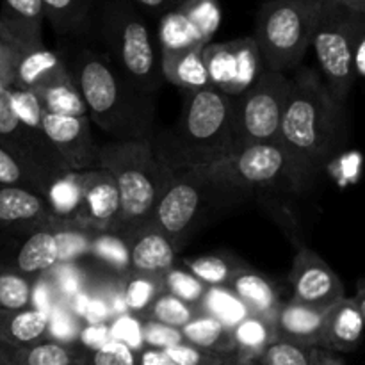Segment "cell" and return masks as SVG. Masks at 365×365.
Wrapping results in <instances>:
<instances>
[{
  "label": "cell",
  "instance_id": "1",
  "mask_svg": "<svg viewBox=\"0 0 365 365\" xmlns=\"http://www.w3.org/2000/svg\"><path fill=\"white\" fill-rule=\"evenodd\" d=\"M57 53L84 100L89 120L118 141L152 138L153 95L141 91L102 50L71 45Z\"/></svg>",
  "mask_w": 365,
  "mask_h": 365
},
{
  "label": "cell",
  "instance_id": "2",
  "mask_svg": "<svg viewBox=\"0 0 365 365\" xmlns=\"http://www.w3.org/2000/svg\"><path fill=\"white\" fill-rule=\"evenodd\" d=\"M346 138L344 106L316 70L299 68L291 78L278 143L307 184L328 166Z\"/></svg>",
  "mask_w": 365,
  "mask_h": 365
},
{
  "label": "cell",
  "instance_id": "3",
  "mask_svg": "<svg viewBox=\"0 0 365 365\" xmlns=\"http://www.w3.org/2000/svg\"><path fill=\"white\" fill-rule=\"evenodd\" d=\"M153 152L173 175L200 171L235 152L234 98L214 88L187 93L177 121L153 132Z\"/></svg>",
  "mask_w": 365,
  "mask_h": 365
},
{
  "label": "cell",
  "instance_id": "4",
  "mask_svg": "<svg viewBox=\"0 0 365 365\" xmlns=\"http://www.w3.org/2000/svg\"><path fill=\"white\" fill-rule=\"evenodd\" d=\"M98 168L109 171L120 195L118 234L146 223L173 173L160 163L150 139H127L98 146Z\"/></svg>",
  "mask_w": 365,
  "mask_h": 365
},
{
  "label": "cell",
  "instance_id": "5",
  "mask_svg": "<svg viewBox=\"0 0 365 365\" xmlns=\"http://www.w3.org/2000/svg\"><path fill=\"white\" fill-rule=\"evenodd\" d=\"M103 53L138 86L153 95L163 86V53L155 32L130 0H106L95 14Z\"/></svg>",
  "mask_w": 365,
  "mask_h": 365
},
{
  "label": "cell",
  "instance_id": "6",
  "mask_svg": "<svg viewBox=\"0 0 365 365\" xmlns=\"http://www.w3.org/2000/svg\"><path fill=\"white\" fill-rule=\"evenodd\" d=\"M321 0H264L253 39L266 70L296 68L312 43Z\"/></svg>",
  "mask_w": 365,
  "mask_h": 365
},
{
  "label": "cell",
  "instance_id": "7",
  "mask_svg": "<svg viewBox=\"0 0 365 365\" xmlns=\"http://www.w3.org/2000/svg\"><path fill=\"white\" fill-rule=\"evenodd\" d=\"M364 36V14L331 0L321 2L310 46L328 91L342 106L355 82V53Z\"/></svg>",
  "mask_w": 365,
  "mask_h": 365
},
{
  "label": "cell",
  "instance_id": "8",
  "mask_svg": "<svg viewBox=\"0 0 365 365\" xmlns=\"http://www.w3.org/2000/svg\"><path fill=\"white\" fill-rule=\"evenodd\" d=\"M198 173L228 192L299 191L309 185L280 143L242 146Z\"/></svg>",
  "mask_w": 365,
  "mask_h": 365
},
{
  "label": "cell",
  "instance_id": "9",
  "mask_svg": "<svg viewBox=\"0 0 365 365\" xmlns=\"http://www.w3.org/2000/svg\"><path fill=\"white\" fill-rule=\"evenodd\" d=\"M291 78L262 68L257 81L234 98L235 146L278 143Z\"/></svg>",
  "mask_w": 365,
  "mask_h": 365
},
{
  "label": "cell",
  "instance_id": "10",
  "mask_svg": "<svg viewBox=\"0 0 365 365\" xmlns=\"http://www.w3.org/2000/svg\"><path fill=\"white\" fill-rule=\"evenodd\" d=\"M0 146L6 148L21 166L27 170L32 180L38 184L45 196L56 178L66 175L68 168L46 139L43 128L21 123L9 103V89L0 86Z\"/></svg>",
  "mask_w": 365,
  "mask_h": 365
},
{
  "label": "cell",
  "instance_id": "11",
  "mask_svg": "<svg viewBox=\"0 0 365 365\" xmlns=\"http://www.w3.org/2000/svg\"><path fill=\"white\" fill-rule=\"evenodd\" d=\"M212 191H225L198 171L173 175L157 200L150 221L173 242L175 248L182 245L189 232L202 216L205 202ZM228 192V191H227Z\"/></svg>",
  "mask_w": 365,
  "mask_h": 365
},
{
  "label": "cell",
  "instance_id": "12",
  "mask_svg": "<svg viewBox=\"0 0 365 365\" xmlns=\"http://www.w3.org/2000/svg\"><path fill=\"white\" fill-rule=\"evenodd\" d=\"M203 63L209 73L210 88L235 96L242 95L262 71V59L253 36L203 46Z\"/></svg>",
  "mask_w": 365,
  "mask_h": 365
},
{
  "label": "cell",
  "instance_id": "13",
  "mask_svg": "<svg viewBox=\"0 0 365 365\" xmlns=\"http://www.w3.org/2000/svg\"><path fill=\"white\" fill-rule=\"evenodd\" d=\"M289 282L292 287V299L303 305L327 310L346 298L344 284L337 273L307 246H302L294 255Z\"/></svg>",
  "mask_w": 365,
  "mask_h": 365
},
{
  "label": "cell",
  "instance_id": "14",
  "mask_svg": "<svg viewBox=\"0 0 365 365\" xmlns=\"http://www.w3.org/2000/svg\"><path fill=\"white\" fill-rule=\"evenodd\" d=\"M41 127L68 170L78 173L98 168V145L93 141L88 116H57L43 110Z\"/></svg>",
  "mask_w": 365,
  "mask_h": 365
},
{
  "label": "cell",
  "instance_id": "15",
  "mask_svg": "<svg viewBox=\"0 0 365 365\" xmlns=\"http://www.w3.org/2000/svg\"><path fill=\"white\" fill-rule=\"evenodd\" d=\"M84 200L75 216V227L89 232H116L120 228V195L116 182L102 168L82 171Z\"/></svg>",
  "mask_w": 365,
  "mask_h": 365
},
{
  "label": "cell",
  "instance_id": "16",
  "mask_svg": "<svg viewBox=\"0 0 365 365\" xmlns=\"http://www.w3.org/2000/svg\"><path fill=\"white\" fill-rule=\"evenodd\" d=\"M121 235L130 252V273L163 278L175 266L177 248L150 220Z\"/></svg>",
  "mask_w": 365,
  "mask_h": 365
},
{
  "label": "cell",
  "instance_id": "17",
  "mask_svg": "<svg viewBox=\"0 0 365 365\" xmlns=\"http://www.w3.org/2000/svg\"><path fill=\"white\" fill-rule=\"evenodd\" d=\"M45 9L41 0H2L0 6V41L18 52L43 45Z\"/></svg>",
  "mask_w": 365,
  "mask_h": 365
},
{
  "label": "cell",
  "instance_id": "18",
  "mask_svg": "<svg viewBox=\"0 0 365 365\" xmlns=\"http://www.w3.org/2000/svg\"><path fill=\"white\" fill-rule=\"evenodd\" d=\"M66 82L73 81L57 52H52L46 46L18 52L13 88L25 89V91L38 95L45 89L66 84Z\"/></svg>",
  "mask_w": 365,
  "mask_h": 365
},
{
  "label": "cell",
  "instance_id": "19",
  "mask_svg": "<svg viewBox=\"0 0 365 365\" xmlns=\"http://www.w3.org/2000/svg\"><path fill=\"white\" fill-rule=\"evenodd\" d=\"M56 223L45 196L25 187H0V225L29 234Z\"/></svg>",
  "mask_w": 365,
  "mask_h": 365
},
{
  "label": "cell",
  "instance_id": "20",
  "mask_svg": "<svg viewBox=\"0 0 365 365\" xmlns=\"http://www.w3.org/2000/svg\"><path fill=\"white\" fill-rule=\"evenodd\" d=\"M327 310L291 302L282 303L273 319L277 341L292 342L305 348H321Z\"/></svg>",
  "mask_w": 365,
  "mask_h": 365
},
{
  "label": "cell",
  "instance_id": "21",
  "mask_svg": "<svg viewBox=\"0 0 365 365\" xmlns=\"http://www.w3.org/2000/svg\"><path fill=\"white\" fill-rule=\"evenodd\" d=\"M365 321L353 298H342L324 312L321 349L331 353L355 351L362 342Z\"/></svg>",
  "mask_w": 365,
  "mask_h": 365
},
{
  "label": "cell",
  "instance_id": "22",
  "mask_svg": "<svg viewBox=\"0 0 365 365\" xmlns=\"http://www.w3.org/2000/svg\"><path fill=\"white\" fill-rule=\"evenodd\" d=\"M228 287L245 303L250 316L262 317V319L267 321L274 319L282 305V299L273 282L267 280L266 277L257 273L250 266H242L234 274Z\"/></svg>",
  "mask_w": 365,
  "mask_h": 365
},
{
  "label": "cell",
  "instance_id": "23",
  "mask_svg": "<svg viewBox=\"0 0 365 365\" xmlns=\"http://www.w3.org/2000/svg\"><path fill=\"white\" fill-rule=\"evenodd\" d=\"M59 262V246H57L53 228H41L27 235L24 245L14 257V271L24 277L36 280L52 269Z\"/></svg>",
  "mask_w": 365,
  "mask_h": 365
},
{
  "label": "cell",
  "instance_id": "24",
  "mask_svg": "<svg viewBox=\"0 0 365 365\" xmlns=\"http://www.w3.org/2000/svg\"><path fill=\"white\" fill-rule=\"evenodd\" d=\"M48 314L39 310H0V342L9 348H27L46 341Z\"/></svg>",
  "mask_w": 365,
  "mask_h": 365
},
{
  "label": "cell",
  "instance_id": "25",
  "mask_svg": "<svg viewBox=\"0 0 365 365\" xmlns=\"http://www.w3.org/2000/svg\"><path fill=\"white\" fill-rule=\"evenodd\" d=\"M45 18L61 38H78L95 24L96 0H41Z\"/></svg>",
  "mask_w": 365,
  "mask_h": 365
},
{
  "label": "cell",
  "instance_id": "26",
  "mask_svg": "<svg viewBox=\"0 0 365 365\" xmlns=\"http://www.w3.org/2000/svg\"><path fill=\"white\" fill-rule=\"evenodd\" d=\"M202 52L203 48H192L184 52L163 53L164 81L185 89L187 93L210 88Z\"/></svg>",
  "mask_w": 365,
  "mask_h": 365
},
{
  "label": "cell",
  "instance_id": "27",
  "mask_svg": "<svg viewBox=\"0 0 365 365\" xmlns=\"http://www.w3.org/2000/svg\"><path fill=\"white\" fill-rule=\"evenodd\" d=\"M53 220L61 223H73L84 200V175L82 171H68L50 184L45 195Z\"/></svg>",
  "mask_w": 365,
  "mask_h": 365
},
{
  "label": "cell",
  "instance_id": "28",
  "mask_svg": "<svg viewBox=\"0 0 365 365\" xmlns=\"http://www.w3.org/2000/svg\"><path fill=\"white\" fill-rule=\"evenodd\" d=\"M184 342L202 348L205 351L216 353V355L227 356L234 355L235 346L232 339V330L210 316L198 314L192 321H189L182 328Z\"/></svg>",
  "mask_w": 365,
  "mask_h": 365
},
{
  "label": "cell",
  "instance_id": "29",
  "mask_svg": "<svg viewBox=\"0 0 365 365\" xmlns=\"http://www.w3.org/2000/svg\"><path fill=\"white\" fill-rule=\"evenodd\" d=\"M157 39L160 45V53L184 52V50L203 48L209 43L203 41L195 25L178 9L170 11L159 18Z\"/></svg>",
  "mask_w": 365,
  "mask_h": 365
},
{
  "label": "cell",
  "instance_id": "30",
  "mask_svg": "<svg viewBox=\"0 0 365 365\" xmlns=\"http://www.w3.org/2000/svg\"><path fill=\"white\" fill-rule=\"evenodd\" d=\"M182 266L207 287H228L234 274L246 264L225 253H207L195 259H184Z\"/></svg>",
  "mask_w": 365,
  "mask_h": 365
},
{
  "label": "cell",
  "instance_id": "31",
  "mask_svg": "<svg viewBox=\"0 0 365 365\" xmlns=\"http://www.w3.org/2000/svg\"><path fill=\"white\" fill-rule=\"evenodd\" d=\"M232 339H234L235 355L241 359L255 362L264 349L277 341L274 337L273 321L262 319L257 316H248L232 328Z\"/></svg>",
  "mask_w": 365,
  "mask_h": 365
},
{
  "label": "cell",
  "instance_id": "32",
  "mask_svg": "<svg viewBox=\"0 0 365 365\" xmlns=\"http://www.w3.org/2000/svg\"><path fill=\"white\" fill-rule=\"evenodd\" d=\"M88 257L120 277L130 274V252L127 239L118 232H96L91 239Z\"/></svg>",
  "mask_w": 365,
  "mask_h": 365
},
{
  "label": "cell",
  "instance_id": "33",
  "mask_svg": "<svg viewBox=\"0 0 365 365\" xmlns=\"http://www.w3.org/2000/svg\"><path fill=\"white\" fill-rule=\"evenodd\" d=\"M81 346L41 341L27 348H13V365H81Z\"/></svg>",
  "mask_w": 365,
  "mask_h": 365
},
{
  "label": "cell",
  "instance_id": "34",
  "mask_svg": "<svg viewBox=\"0 0 365 365\" xmlns=\"http://www.w3.org/2000/svg\"><path fill=\"white\" fill-rule=\"evenodd\" d=\"M198 314L214 317L230 330L250 316L245 303L234 294L230 287H207L202 303L198 305Z\"/></svg>",
  "mask_w": 365,
  "mask_h": 365
},
{
  "label": "cell",
  "instance_id": "35",
  "mask_svg": "<svg viewBox=\"0 0 365 365\" xmlns=\"http://www.w3.org/2000/svg\"><path fill=\"white\" fill-rule=\"evenodd\" d=\"M34 95V93H32ZM38 98L39 106L45 113L57 114V116H73L82 118L88 116V109L82 100L81 93L75 88L73 82L53 86V88L45 89V91L34 95ZM89 118V116H88Z\"/></svg>",
  "mask_w": 365,
  "mask_h": 365
},
{
  "label": "cell",
  "instance_id": "36",
  "mask_svg": "<svg viewBox=\"0 0 365 365\" xmlns=\"http://www.w3.org/2000/svg\"><path fill=\"white\" fill-rule=\"evenodd\" d=\"M160 292H163L160 278L130 273L125 278L123 285L125 309H127L128 314L143 319Z\"/></svg>",
  "mask_w": 365,
  "mask_h": 365
},
{
  "label": "cell",
  "instance_id": "37",
  "mask_svg": "<svg viewBox=\"0 0 365 365\" xmlns=\"http://www.w3.org/2000/svg\"><path fill=\"white\" fill-rule=\"evenodd\" d=\"M196 316H198L196 307L189 305V303L175 298L170 292L163 291L157 296V299L152 303V307H150L148 312H146V316L143 317V319L155 321V323L182 330V328H184L189 321L195 319Z\"/></svg>",
  "mask_w": 365,
  "mask_h": 365
},
{
  "label": "cell",
  "instance_id": "38",
  "mask_svg": "<svg viewBox=\"0 0 365 365\" xmlns=\"http://www.w3.org/2000/svg\"><path fill=\"white\" fill-rule=\"evenodd\" d=\"M84 321L71 312L66 302L57 303L48 314V328H46V341L59 342L64 346H77L81 339Z\"/></svg>",
  "mask_w": 365,
  "mask_h": 365
},
{
  "label": "cell",
  "instance_id": "39",
  "mask_svg": "<svg viewBox=\"0 0 365 365\" xmlns=\"http://www.w3.org/2000/svg\"><path fill=\"white\" fill-rule=\"evenodd\" d=\"M160 285L164 292H170L175 298L196 307V310L207 291V285L202 284L195 274L189 273L184 266H173L168 269L160 278Z\"/></svg>",
  "mask_w": 365,
  "mask_h": 365
},
{
  "label": "cell",
  "instance_id": "40",
  "mask_svg": "<svg viewBox=\"0 0 365 365\" xmlns=\"http://www.w3.org/2000/svg\"><path fill=\"white\" fill-rule=\"evenodd\" d=\"M50 228H53L59 246V262H75L82 260L89 255V246L91 239L96 232L82 230L70 223H61L56 221Z\"/></svg>",
  "mask_w": 365,
  "mask_h": 365
},
{
  "label": "cell",
  "instance_id": "41",
  "mask_svg": "<svg viewBox=\"0 0 365 365\" xmlns=\"http://www.w3.org/2000/svg\"><path fill=\"white\" fill-rule=\"evenodd\" d=\"M178 11L195 25L203 41H212L214 34L221 24L220 0H185L178 7Z\"/></svg>",
  "mask_w": 365,
  "mask_h": 365
},
{
  "label": "cell",
  "instance_id": "42",
  "mask_svg": "<svg viewBox=\"0 0 365 365\" xmlns=\"http://www.w3.org/2000/svg\"><path fill=\"white\" fill-rule=\"evenodd\" d=\"M32 282L14 269H0V310L29 309Z\"/></svg>",
  "mask_w": 365,
  "mask_h": 365
},
{
  "label": "cell",
  "instance_id": "43",
  "mask_svg": "<svg viewBox=\"0 0 365 365\" xmlns=\"http://www.w3.org/2000/svg\"><path fill=\"white\" fill-rule=\"evenodd\" d=\"M46 277L59 292L61 299L68 302L77 296L78 292L86 291V271L81 260L75 262H57L52 269L46 271Z\"/></svg>",
  "mask_w": 365,
  "mask_h": 365
},
{
  "label": "cell",
  "instance_id": "44",
  "mask_svg": "<svg viewBox=\"0 0 365 365\" xmlns=\"http://www.w3.org/2000/svg\"><path fill=\"white\" fill-rule=\"evenodd\" d=\"M312 349L285 341H273L257 359L260 365H312Z\"/></svg>",
  "mask_w": 365,
  "mask_h": 365
},
{
  "label": "cell",
  "instance_id": "45",
  "mask_svg": "<svg viewBox=\"0 0 365 365\" xmlns=\"http://www.w3.org/2000/svg\"><path fill=\"white\" fill-rule=\"evenodd\" d=\"M110 337L114 342L127 346L130 351L139 353L145 348V341H143V319L132 316V314H121V316L114 317L109 323Z\"/></svg>",
  "mask_w": 365,
  "mask_h": 365
},
{
  "label": "cell",
  "instance_id": "46",
  "mask_svg": "<svg viewBox=\"0 0 365 365\" xmlns=\"http://www.w3.org/2000/svg\"><path fill=\"white\" fill-rule=\"evenodd\" d=\"M0 187H25L41 195L38 184L32 180L27 170L2 146H0Z\"/></svg>",
  "mask_w": 365,
  "mask_h": 365
},
{
  "label": "cell",
  "instance_id": "47",
  "mask_svg": "<svg viewBox=\"0 0 365 365\" xmlns=\"http://www.w3.org/2000/svg\"><path fill=\"white\" fill-rule=\"evenodd\" d=\"M81 365H138V362H135L134 351H130L127 346L113 341L98 351L82 349Z\"/></svg>",
  "mask_w": 365,
  "mask_h": 365
},
{
  "label": "cell",
  "instance_id": "48",
  "mask_svg": "<svg viewBox=\"0 0 365 365\" xmlns=\"http://www.w3.org/2000/svg\"><path fill=\"white\" fill-rule=\"evenodd\" d=\"M143 341L146 348L168 349L184 342V335L178 328L166 327L155 321L143 319Z\"/></svg>",
  "mask_w": 365,
  "mask_h": 365
},
{
  "label": "cell",
  "instance_id": "49",
  "mask_svg": "<svg viewBox=\"0 0 365 365\" xmlns=\"http://www.w3.org/2000/svg\"><path fill=\"white\" fill-rule=\"evenodd\" d=\"M175 365H220L225 356L216 355V353L205 351L202 348L182 342V344L173 346V348L164 349Z\"/></svg>",
  "mask_w": 365,
  "mask_h": 365
},
{
  "label": "cell",
  "instance_id": "50",
  "mask_svg": "<svg viewBox=\"0 0 365 365\" xmlns=\"http://www.w3.org/2000/svg\"><path fill=\"white\" fill-rule=\"evenodd\" d=\"M61 302H63V299H61L59 292H57V289L53 287V284L50 282V278L46 277L45 273L32 282V294H31L32 309L39 310V312L50 314L53 307Z\"/></svg>",
  "mask_w": 365,
  "mask_h": 365
},
{
  "label": "cell",
  "instance_id": "51",
  "mask_svg": "<svg viewBox=\"0 0 365 365\" xmlns=\"http://www.w3.org/2000/svg\"><path fill=\"white\" fill-rule=\"evenodd\" d=\"M109 342H113L109 324L95 323V324H84L77 346H81V348L86 349V351H98V349L106 348Z\"/></svg>",
  "mask_w": 365,
  "mask_h": 365
},
{
  "label": "cell",
  "instance_id": "52",
  "mask_svg": "<svg viewBox=\"0 0 365 365\" xmlns=\"http://www.w3.org/2000/svg\"><path fill=\"white\" fill-rule=\"evenodd\" d=\"M139 11H146L150 14H155V16H163V14L170 13V11L178 9L185 0H130Z\"/></svg>",
  "mask_w": 365,
  "mask_h": 365
},
{
  "label": "cell",
  "instance_id": "53",
  "mask_svg": "<svg viewBox=\"0 0 365 365\" xmlns=\"http://www.w3.org/2000/svg\"><path fill=\"white\" fill-rule=\"evenodd\" d=\"M135 362L138 365H175L164 349L146 348V346L141 351L135 353Z\"/></svg>",
  "mask_w": 365,
  "mask_h": 365
},
{
  "label": "cell",
  "instance_id": "54",
  "mask_svg": "<svg viewBox=\"0 0 365 365\" xmlns=\"http://www.w3.org/2000/svg\"><path fill=\"white\" fill-rule=\"evenodd\" d=\"M314 360H316V365H346L344 360L339 359L335 353L321 348H314Z\"/></svg>",
  "mask_w": 365,
  "mask_h": 365
},
{
  "label": "cell",
  "instance_id": "55",
  "mask_svg": "<svg viewBox=\"0 0 365 365\" xmlns=\"http://www.w3.org/2000/svg\"><path fill=\"white\" fill-rule=\"evenodd\" d=\"M355 71L365 77V36L362 38V41H360L355 53Z\"/></svg>",
  "mask_w": 365,
  "mask_h": 365
},
{
  "label": "cell",
  "instance_id": "56",
  "mask_svg": "<svg viewBox=\"0 0 365 365\" xmlns=\"http://www.w3.org/2000/svg\"><path fill=\"white\" fill-rule=\"evenodd\" d=\"M331 2L341 4V6L348 7V9L355 11V13H360L365 16V0H331Z\"/></svg>",
  "mask_w": 365,
  "mask_h": 365
},
{
  "label": "cell",
  "instance_id": "57",
  "mask_svg": "<svg viewBox=\"0 0 365 365\" xmlns=\"http://www.w3.org/2000/svg\"><path fill=\"white\" fill-rule=\"evenodd\" d=\"M353 299H355L356 307H359L360 314H362V317L365 321V280L360 282V284H359V287H356V294H355V298H353Z\"/></svg>",
  "mask_w": 365,
  "mask_h": 365
},
{
  "label": "cell",
  "instance_id": "58",
  "mask_svg": "<svg viewBox=\"0 0 365 365\" xmlns=\"http://www.w3.org/2000/svg\"><path fill=\"white\" fill-rule=\"evenodd\" d=\"M0 365H13V348L0 342Z\"/></svg>",
  "mask_w": 365,
  "mask_h": 365
},
{
  "label": "cell",
  "instance_id": "59",
  "mask_svg": "<svg viewBox=\"0 0 365 365\" xmlns=\"http://www.w3.org/2000/svg\"><path fill=\"white\" fill-rule=\"evenodd\" d=\"M253 362H250V360H245L241 359V356H237L234 353V355H227L223 360H221L220 365H252Z\"/></svg>",
  "mask_w": 365,
  "mask_h": 365
},
{
  "label": "cell",
  "instance_id": "60",
  "mask_svg": "<svg viewBox=\"0 0 365 365\" xmlns=\"http://www.w3.org/2000/svg\"><path fill=\"white\" fill-rule=\"evenodd\" d=\"M312 365H316V360H314V349H312Z\"/></svg>",
  "mask_w": 365,
  "mask_h": 365
},
{
  "label": "cell",
  "instance_id": "61",
  "mask_svg": "<svg viewBox=\"0 0 365 365\" xmlns=\"http://www.w3.org/2000/svg\"><path fill=\"white\" fill-rule=\"evenodd\" d=\"M252 365H260V364H259V362H257V360H255V362H253Z\"/></svg>",
  "mask_w": 365,
  "mask_h": 365
},
{
  "label": "cell",
  "instance_id": "62",
  "mask_svg": "<svg viewBox=\"0 0 365 365\" xmlns=\"http://www.w3.org/2000/svg\"><path fill=\"white\" fill-rule=\"evenodd\" d=\"M321 2H323V0H321Z\"/></svg>",
  "mask_w": 365,
  "mask_h": 365
}]
</instances>
